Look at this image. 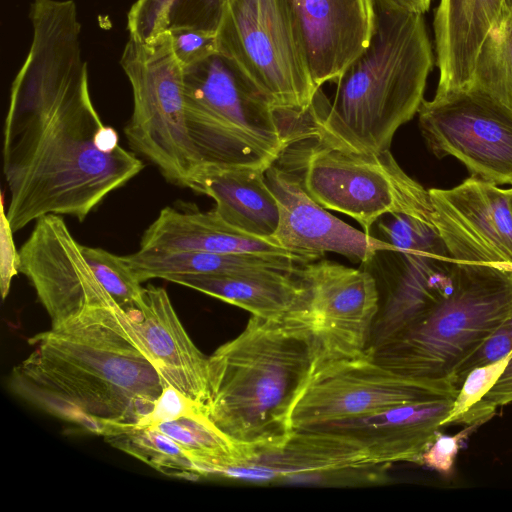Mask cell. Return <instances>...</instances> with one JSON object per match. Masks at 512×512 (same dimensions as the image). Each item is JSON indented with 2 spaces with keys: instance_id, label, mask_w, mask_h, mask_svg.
Masks as SVG:
<instances>
[{
  "instance_id": "cell-30",
  "label": "cell",
  "mask_w": 512,
  "mask_h": 512,
  "mask_svg": "<svg viewBox=\"0 0 512 512\" xmlns=\"http://www.w3.org/2000/svg\"><path fill=\"white\" fill-rule=\"evenodd\" d=\"M512 351L500 360L472 369L465 377L452 408L443 420V427L458 423L460 418L493 388L505 370Z\"/></svg>"
},
{
  "instance_id": "cell-1",
  "label": "cell",
  "mask_w": 512,
  "mask_h": 512,
  "mask_svg": "<svg viewBox=\"0 0 512 512\" xmlns=\"http://www.w3.org/2000/svg\"><path fill=\"white\" fill-rule=\"evenodd\" d=\"M32 41L10 88L3 129L6 215L13 232L42 216L83 221L144 164L91 99L73 0H33Z\"/></svg>"
},
{
  "instance_id": "cell-31",
  "label": "cell",
  "mask_w": 512,
  "mask_h": 512,
  "mask_svg": "<svg viewBox=\"0 0 512 512\" xmlns=\"http://www.w3.org/2000/svg\"><path fill=\"white\" fill-rule=\"evenodd\" d=\"M485 421H477L466 425L455 435H446L438 432L434 440L420 455L417 464L424 465L439 474L448 477L453 472L456 456L466 440Z\"/></svg>"
},
{
  "instance_id": "cell-11",
  "label": "cell",
  "mask_w": 512,
  "mask_h": 512,
  "mask_svg": "<svg viewBox=\"0 0 512 512\" xmlns=\"http://www.w3.org/2000/svg\"><path fill=\"white\" fill-rule=\"evenodd\" d=\"M448 381L401 375L370 358L330 362L315 367L291 414L293 430L360 417L394 406L456 397Z\"/></svg>"
},
{
  "instance_id": "cell-15",
  "label": "cell",
  "mask_w": 512,
  "mask_h": 512,
  "mask_svg": "<svg viewBox=\"0 0 512 512\" xmlns=\"http://www.w3.org/2000/svg\"><path fill=\"white\" fill-rule=\"evenodd\" d=\"M384 293L368 347L378 344L444 301L453 291L457 263L435 229L409 249L389 251Z\"/></svg>"
},
{
  "instance_id": "cell-25",
  "label": "cell",
  "mask_w": 512,
  "mask_h": 512,
  "mask_svg": "<svg viewBox=\"0 0 512 512\" xmlns=\"http://www.w3.org/2000/svg\"><path fill=\"white\" fill-rule=\"evenodd\" d=\"M123 257L140 283L155 278L166 280L174 275L232 274L269 269L296 271L316 260L301 254H223L143 249Z\"/></svg>"
},
{
  "instance_id": "cell-14",
  "label": "cell",
  "mask_w": 512,
  "mask_h": 512,
  "mask_svg": "<svg viewBox=\"0 0 512 512\" xmlns=\"http://www.w3.org/2000/svg\"><path fill=\"white\" fill-rule=\"evenodd\" d=\"M18 270L33 286L52 326L88 305L116 302L97 279L81 244L60 215L49 214L35 221L19 250Z\"/></svg>"
},
{
  "instance_id": "cell-16",
  "label": "cell",
  "mask_w": 512,
  "mask_h": 512,
  "mask_svg": "<svg viewBox=\"0 0 512 512\" xmlns=\"http://www.w3.org/2000/svg\"><path fill=\"white\" fill-rule=\"evenodd\" d=\"M265 178L279 207V224L269 239L277 246L315 259L333 252L361 263L381 251L399 250L327 212L305 192L296 175L277 163L265 171Z\"/></svg>"
},
{
  "instance_id": "cell-18",
  "label": "cell",
  "mask_w": 512,
  "mask_h": 512,
  "mask_svg": "<svg viewBox=\"0 0 512 512\" xmlns=\"http://www.w3.org/2000/svg\"><path fill=\"white\" fill-rule=\"evenodd\" d=\"M350 437L318 429L293 430L280 444L251 450L250 459L225 477L251 481L298 478L329 480L382 469ZM344 479V477H342Z\"/></svg>"
},
{
  "instance_id": "cell-29",
  "label": "cell",
  "mask_w": 512,
  "mask_h": 512,
  "mask_svg": "<svg viewBox=\"0 0 512 512\" xmlns=\"http://www.w3.org/2000/svg\"><path fill=\"white\" fill-rule=\"evenodd\" d=\"M81 249L97 279L124 311L141 301L144 287L141 286L123 256L103 248L82 244Z\"/></svg>"
},
{
  "instance_id": "cell-23",
  "label": "cell",
  "mask_w": 512,
  "mask_h": 512,
  "mask_svg": "<svg viewBox=\"0 0 512 512\" xmlns=\"http://www.w3.org/2000/svg\"><path fill=\"white\" fill-rule=\"evenodd\" d=\"M502 8L503 0H440L433 22L437 94L470 85L479 49Z\"/></svg>"
},
{
  "instance_id": "cell-7",
  "label": "cell",
  "mask_w": 512,
  "mask_h": 512,
  "mask_svg": "<svg viewBox=\"0 0 512 512\" xmlns=\"http://www.w3.org/2000/svg\"><path fill=\"white\" fill-rule=\"evenodd\" d=\"M275 163L296 175L315 202L352 217L367 234L387 213L431 222L429 190L409 177L389 150L358 153L301 133Z\"/></svg>"
},
{
  "instance_id": "cell-24",
  "label": "cell",
  "mask_w": 512,
  "mask_h": 512,
  "mask_svg": "<svg viewBox=\"0 0 512 512\" xmlns=\"http://www.w3.org/2000/svg\"><path fill=\"white\" fill-rule=\"evenodd\" d=\"M140 249L223 254H298L231 226L214 209L207 212L181 211L168 206L159 212L143 233Z\"/></svg>"
},
{
  "instance_id": "cell-21",
  "label": "cell",
  "mask_w": 512,
  "mask_h": 512,
  "mask_svg": "<svg viewBox=\"0 0 512 512\" xmlns=\"http://www.w3.org/2000/svg\"><path fill=\"white\" fill-rule=\"evenodd\" d=\"M187 188L211 197L215 212L245 233L269 240L277 230L279 207L264 170L199 165L190 174Z\"/></svg>"
},
{
  "instance_id": "cell-19",
  "label": "cell",
  "mask_w": 512,
  "mask_h": 512,
  "mask_svg": "<svg viewBox=\"0 0 512 512\" xmlns=\"http://www.w3.org/2000/svg\"><path fill=\"white\" fill-rule=\"evenodd\" d=\"M454 399L442 397L410 402L305 429L346 435L360 444L372 461L380 466L387 467L397 462L417 463L443 427V420L450 412Z\"/></svg>"
},
{
  "instance_id": "cell-36",
  "label": "cell",
  "mask_w": 512,
  "mask_h": 512,
  "mask_svg": "<svg viewBox=\"0 0 512 512\" xmlns=\"http://www.w3.org/2000/svg\"><path fill=\"white\" fill-rule=\"evenodd\" d=\"M395 5L414 12L424 14L429 10L432 0H389Z\"/></svg>"
},
{
  "instance_id": "cell-10",
  "label": "cell",
  "mask_w": 512,
  "mask_h": 512,
  "mask_svg": "<svg viewBox=\"0 0 512 512\" xmlns=\"http://www.w3.org/2000/svg\"><path fill=\"white\" fill-rule=\"evenodd\" d=\"M418 115L436 156L457 158L471 176L512 185V109L470 84L423 100Z\"/></svg>"
},
{
  "instance_id": "cell-9",
  "label": "cell",
  "mask_w": 512,
  "mask_h": 512,
  "mask_svg": "<svg viewBox=\"0 0 512 512\" xmlns=\"http://www.w3.org/2000/svg\"><path fill=\"white\" fill-rule=\"evenodd\" d=\"M120 65L132 89L133 111L124 128L130 146L168 182L187 187L198 161L185 122L184 68L169 32L148 42L129 37Z\"/></svg>"
},
{
  "instance_id": "cell-4",
  "label": "cell",
  "mask_w": 512,
  "mask_h": 512,
  "mask_svg": "<svg viewBox=\"0 0 512 512\" xmlns=\"http://www.w3.org/2000/svg\"><path fill=\"white\" fill-rule=\"evenodd\" d=\"M318 349L307 319L254 315L208 356L205 414L250 450L282 443L294 404L313 374Z\"/></svg>"
},
{
  "instance_id": "cell-26",
  "label": "cell",
  "mask_w": 512,
  "mask_h": 512,
  "mask_svg": "<svg viewBox=\"0 0 512 512\" xmlns=\"http://www.w3.org/2000/svg\"><path fill=\"white\" fill-rule=\"evenodd\" d=\"M228 0H136L127 13L129 37L148 42L171 30L217 32Z\"/></svg>"
},
{
  "instance_id": "cell-32",
  "label": "cell",
  "mask_w": 512,
  "mask_h": 512,
  "mask_svg": "<svg viewBox=\"0 0 512 512\" xmlns=\"http://www.w3.org/2000/svg\"><path fill=\"white\" fill-rule=\"evenodd\" d=\"M172 48L183 68L218 52L217 32L179 28L169 31Z\"/></svg>"
},
{
  "instance_id": "cell-2",
  "label": "cell",
  "mask_w": 512,
  "mask_h": 512,
  "mask_svg": "<svg viewBox=\"0 0 512 512\" xmlns=\"http://www.w3.org/2000/svg\"><path fill=\"white\" fill-rule=\"evenodd\" d=\"M9 386L21 399L104 438L147 426L168 386L129 315L88 305L28 339Z\"/></svg>"
},
{
  "instance_id": "cell-3",
  "label": "cell",
  "mask_w": 512,
  "mask_h": 512,
  "mask_svg": "<svg viewBox=\"0 0 512 512\" xmlns=\"http://www.w3.org/2000/svg\"><path fill=\"white\" fill-rule=\"evenodd\" d=\"M376 27L369 46L337 80L332 102L316 94L304 133L358 153L389 150L400 126L424 100L434 64L422 13L375 0Z\"/></svg>"
},
{
  "instance_id": "cell-17",
  "label": "cell",
  "mask_w": 512,
  "mask_h": 512,
  "mask_svg": "<svg viewBox=\"0 0 512 512\" xmlns=\"http://www.w3.org/2000/svg\"><path fill=\"white\" fill-rule=\"evenodd\" d=\"M285 2L314 83H336L371 42L375 0Z\"/></svg>"
},
{
  "instance_id": "cell-12",
  "label": "cell",
  "mask_w": 512,
  "mask_h": 512,
  "mask_svg": "<svg viewBox=\"0 0 512 512\" xmlns=\"http://www.w3.org/2000/svg\"><path fill=\"white\" fill-rule=\"evenodd\" d=\"M299 275L308 291L305 318L318 349L315 367L364 357L379 310L375 276L328 260L302 265Z\"/></svg>"
},
{
  "instance_id": "cell-20",
  "label": "cell",
  "mask_w": 512,
  "mask_h": 512,
  "mask_svg": "<svg viewBox=\"0 0 512 512\" xmlns=\"http://www.w3.org/2000/svg\"><path fill=\"white\" fill-rule=\"evenodd\" d=\"M125 312L166 383L205 411L208 357L191 340L166 290L144 287L141 301Z\"/></svg>"
},
{
  "instance_id": "cell-22",
  "label": "cell",
  "mask_w": 512,
  "mask_h": 512,
  "mask_svg": "<svg viewBox=\"0 0 512 512\" xmlns=\"http://www.w3.org/2000/svg\"><path fill=\"white\" fill-rule=\"evenodd\" d=\"M299 269L174 275L166 280L238 306L251 315L283 319L305 315L308 291Z\"/></svg>"
},
{
  "instance_id": "cell-8",
  "label": "cell",
  "mask_w": 512,
  "mask_h": 512,
  "mask_svg": "<svg viewBox=\"0 0 512 512\" xmlns=\"http://www.w3.org/2000/svg\"><path fill=\"white\" fill-rule=\"evenodd\" d=\"M230 58L274 111L298 118L312 106L314 83L285 0H228L217 30Z\"/></svg>"
},
{
  "instance_id": "cell-6",
  "label": "cell",
  "mask_w": 512,
  "mask_h": 512,
  "mask_svg": "<svg viewBox=\"0 0 512 512\" xmlns=\"http://www.w3.org/2000/svg\"><path fill=\"white\" fill-rule=\"evenodd\" d=\"M184 107L198 166L266 171L291 140L266 98L220 52L184 68Z\"/></svg>"
},
{
  "instance_id": "cell-28",
  "label": "cell",
  "mask_w": 512,
  "mask_h": 512,
  "mask_svg": "<svg viewBox=\"0 0 512 512\" xmlns=\"http://www.w3.org/2000/svg\"><path fill=\"white\" fill-rule=\"evenodd\" d=\"M470 84L512 109V11H501L483 41Z\"/></svg>"
},
{
  "instance_id": "cell-27",
  "label": "cell",
  "mask_w": 512,
  "mask_h": 512,
  "mask_svg": "<svg viewBox=\"0 0 512 512\" xmlns=\"http://www.w3.org/2000/svg\"><path fill=\"white\" fill-rule=\"evenodd\" d=\"M105 439L113 447L164 474L186 479L202 476L199 467L183 447L151 426L134 427Z\"/></svg>"
},
{
  "instance_id": "cell-13",
  "label": "cell",
  "mask_w": 512,
  "mask_h": 512,
  "mask_svg": "<svg viewBox=\"0 0 512 512\" xmlns=\"http://www.w3.org/2000/svg\"><path fill=\"white\" fill-rule=\"evenodd\" d=\"M431 221L457 264L512 272L509 190L471 176L450 189H429Z\"/></svg>"
},
{
  "instance_id": "cell-38",
  "label": "cell",
  "mask_w": 512,
  "mask_h": 512,
  "mask_svg": "<svg viewBox=\"0 0 512 512\" xmlns=\"http://www.w3.org/2000/svg\"><path fill=\"white\" fill-rule=\"evenodd\" d=\"M509 190V197H510V204L512 208V187L508 189Z\"/></svg>"
},
{
  "instance_id": "cell-35",
  "label": "cell",
  "mask_w": 512,
  "mask_h": 512,
  "mask_svg": "<svg viewBox=\"0 0 512 512\" xmlns=\"http://www.w3.org/2000/svg\"><path fill=\"white\" fill-rule=\"evenodd\" d=\"M512 402V356L493 386V388L479 402L484 406L496 409Z\"/></svg>"
},
{
  "instance_id": "cell-37",
  "label": "cell",
  "mask_w": 512,
  "mask_h": 512,
  "mask_svg": "<svg viewBox=\"0 0 512 512\" xmlns=\"http://www.w3.org/2000/svg\"><path fill=\"white\" fill-rule=\"evenodd\" d=\"M502 10L512 11V0H503Z\"/></svg>"
},
{
  "instance_id": "cell-33",
  "label": "cell",
  "mask_w": 512,
  "mask_h": 512,
  "mask_svg": "<svg viewBox=\"0 0 512 512\" xmlns=\"http://www.w3.org/2000/svg\"><path fill=\"white\" fill-rule=\"evenodd\" d=\"M512 351V319L502 324L459 368L454 385L459 389L466 375L474 368L490 364Z\"/></svg>"
},
{
  "instance_id": "cell-34",
  "label": "cell",
  "mask_w": 512,
  "mask_h": 512,
  "mask_svg": "<svg viewBox=\"0 0 512 512\" xmlns=\"http://www.w3.org/2000/svg\"><path fill=\"white\" fill-rule=\"evenodd\" d=\"M12 233L13 230L4 209L3 199L1 198L0 276L3 299H5L9 293L12 278L19 272V251L15 248Z\"/></svg>"
},
{
  "instance_id": "cell-5",
  "label": "cell",
  "mask_w": 512,
  "mask_h": 512,
  "mask_svg": "<svg viewBox=\"0 0 512 512\" xmlns=\"http://www.w3.org/2000/svg\"><path fill=\"white\" fill-rule=\"evenodd\" d=\"M451 294L419 320L371 346L366 357L401 375L448 381L512 319V272L457 264Z\"/></svg>"
}]
</instances>
